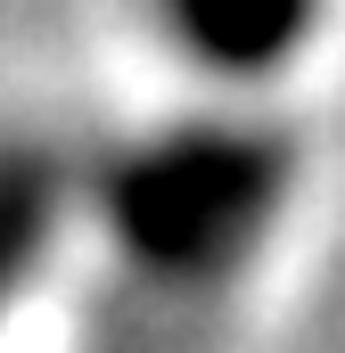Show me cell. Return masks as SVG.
I'll use <instances>...</instances> for the list:
<instances>
[{
  "label": "cell",
  "instance_id": "obj_1",
  "mask_svg": "<svg viewBox=\"0 0 345 353\" xmlns=\"http://www.w3.org/2000/svg\"><path fill=\"white\" fill-rule=\"evenodd\" d=\"M132 17L165 66L239 90L288 74L296 50L313 58V33H321V0H132Z\"/></svg>",
  "mask_w": 345,
  "mask_h": 353
}]
</instances>
